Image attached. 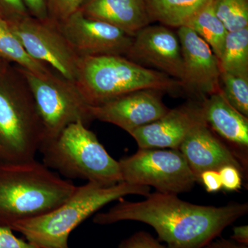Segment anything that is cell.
I'll return each mask as SVG.
<instances>
[{"mask_svg":"<svg viewBox=\"0 0 248 248\" xmlns=\"http://www.w3.org/2000/svg\"><path fill=\"white\" fill-rule=\"evenodd\" d=\"M141 202L120 200L108 211L98 213L94 223L141 222L151 226L168 248H203L248 213V203L221 207L184 202L173 194L150 192Z\"/></svg>","mask_w":248,"mask_h":248,"instance_id":"cell-1","label":"cell"},{"mask_svg":"<svg viewBox=\"0 0 248 248\" xmlns=\"http://www.w3.org/2000/svg\"><path fill=\"white\" fill-rule=\"evenodd\" d=\"M151 187L122 182L111 186L88 182L77 186L76 191L58 208L42 216L16 222L10 226L37 248H70L72 232L108 203L125 196L146 197Z\"/></svg>","mask_w":248,"mask_h":248,"instance_id":"cell-2","label":"cell"},{"mask_svg":"<svg viewBox=\"0 0 248 248\" xmlns=\"http://www.w3.org/2000/svg\"><path fill=\"white\" fill-rule=\"evenodd\" d=\"M76 188L36 159L0 163V225L10 227L45 215L66 202Z\"/></svg>","mask_w":248,"mask_h":248,"instance_id":"cell-3","label":"cell"},{"mask_svg":"<svg viewBox=\"0 0 248 248\" xmlns=\"http://www.w3.org/2000/svg\"><path fill=\"white\" fill-rule=\"evenodd\" d=\"M0 60V163L35 159L44 140L35 101L19 66Z\"/></svg>","mask_w":248,"mask_h":248,"instance_id":"cell-4","label":"cell"},{"mask_svg":"<svg viewBox=\"0 0 248 248\" xmlns=\"http://www.w3.org/2000/svg\"><path fill=\"white\" fill-rule=\"evenodd\" d=\"M75 82L91 107L134 91L174 93L183 87L178 80L120 55L80 58Z\"/></svg>","mask_w":248,"mask_h":248,"instance_id":"cell-5","label":"cell"},{"mask_svg":"<svg viewBox=\"0 0 248 248\" xmlns=\"http://www.w3.org/2000/svg\"><path fill=\"white\" fill-rule=\"evenodd\" d=\"M39 152L46 166L64 177L104 186L123 182L119 161L83 122L70 124L56 138L42 145Z\"/></svg>","mask_w":248,"mask_h":248,"instance_id":"cell-6","label":"cell"},{"mask_svg":"<svg viewBox=\"0 0 248 248\" xmlns=\"http://www.w3.org/2000/svg\"><path fill=\"white\" fill-rule=\"evenodd\" d=\"M35 101L43 128L42 144L51 141L70 124L93 120L90 107L76 82L51 70L35 73L21 68Z\"/></svg>","mask_w":248,"mask_h":248,"instance_id":"cell-7","label":"cell"},{"mask_svg":"<svg viewBox=\"0 0 248 248\" xmlns=\"http://www.w3.org/2000/svg\"><path fill=\"white\" fill-rule=\"evenodd\" d=\"M119 164L123 182L153 187L161 193L178 195L189 192L197 183L179 150L140 148Z\"/></svg>","mask_w":248,"mask_h":248,"instance_id":"cell-8","label":"cell"},{"mask_svg":"<svg viewBox=\"0 0 248 248\" xmlns=\"http://www.w3.org/2000/svg\"><path fill=\"white\" fill-rule=\"evenodd\" d=\"M27 53L63 78L76 81L80 57L53 21L30 16L6 19Z\"/></svg>","mask_w":248,"mask_h":248,"instance_id":"cell-9","label":"cell"},{"mask_svg":"<svg viewBox=\"0 0 248 248\" xmlns=\"http://www.w3.org/2000/svg\"><path fill=\"white\" fill-rule=\"evenodd\" d=\"M57 25L80 57H125L133 37L108 23L86 17L80 10Z\"/></svg>","mask_w":248,"mask_h":248,"instance_id":"cell-10","label":"cell"},{"mask_svg":"<svg viewBox=\"0 0 248 248\" xmlns=\"http://www.w3.org/2000/svg\"><path fill=\"white\" fill-rule=\"evenodd\" d=\"M125 58L153 67L182 84L184 68L177 34L164 26H147L133 37ZM145 67V66H144Z\"/></svg>","mask_w":248,"mask_h":248,"instance_id":"cell-11","label":"cell"},{"mask_svg":"<svg viewBox=\"0 0 248 248\" xmlns=\"http://www.w3.org/2000/svg\"><path fill=\"white\" fill-rule=\"evenodd\" d=\"M159 91L141 90L127 93L95 107H90L93 120L110 123L130 134L159 120L169 109Z\"/></svg>","mask_w":248,"mask_h":248,"instance_id":"cell-12","label":"cell"},{"mask_svg":"<svg viewBox=\"0 0 248 248\" xmlns=\"http://www.w3.org/2000/svg\"><path fill=\"white\" fill-rule=\"evenodd\" d=\"M177 36L182 48L183 87L188 88L202 96H210L219 91V62L210 46L185 26L179 28Z\"/></svg>","mask_w":248,"mask_h":248,"instance_id":"cell-13","label":"cell"},{"mask_svg":"<svg viewBox=\"0 0 248 248\" xmlns=\"http://www.w3.org/2000/svg\"><path fill=\"white\" fill-rule=\"evenodd\" d=\"M203 120L202 104H189L169 110L159 120L133 130L130 135L140 148L178 150L196 124Z\"/></svg>","mask_w":248,"mask_h":248,"instance_id":"cell-14","label":"cell"},{"mask_svg":"<svg viewBox=\"0 0 248 248\" xmlns=\"http://www.w3.org/2000/svg\"><path fill=\"white\" fill-rule=\"evenodd\" d=\"M199 183L201 174L207 170L218 171L226 166H232L248 177L229 148L209 127L205 120L196 124L179 148Z\"/></svg>","mask_w":248,"mask_h":248,"instance_id":"cell-15","label":"cell"},{"mask_svg":"<svg viewBox=\"0 0 248 248\" xmlns=\"http://www.w3.org/2000/svg\"><path fill=\"white\" fill-rule=\"evenodd\" d=\"M202 108L209 127L223 139V143L248 172V117L231 106L221 90L205 99Z\"/></svg>","mask_w":248,"mask_h":248,"instance_id":"cell-16","label":"cell"},{"mask_svg":"<svg viewBox=\"0 0 248 248\" xmlns=\"http://www.w3.org/2000/svg\"><path fill=\"white\" fill-rule=\"evenodd\" d=\"M80 11L134 37L152 22L145 0H88Z\"/></svg>","mask_w":248,"mask_h":248,"instance_id":"cell-17","label":"cell"},{"mask_svg":"<svg viewBox=\"0 0 248 248\" xmlns=\"http://www.w3.org/2000/svg\"><path fill=\"white\" fill-rule=\"evenodd\" d=\"M213 0H145L151 21L167 27L185 26L201 9Z\"/></svg>","mask_w":248,"mask_h":248,"instance_id":"cell-18","label":"cell"},{"mask_svg":"<svg viewBox=\"0 0 248 248\" xmlns=\"http://www.w3.org/2000/svg\"><path fill=\"white\" fill-rule=\"evenodd\" d=\"M185 27L190 28L203 39L219 60L228 31L217 17L214 9L213 0L197 11L187 21Z\"/></svg>","mask_w":248,"mask_h":248,"instance_id":"cell-19","label":"cell"},{"mask_svg":"<svg viewBox=\"0 0 248 248\" xmlns=\"http://www.w3.org/2000/svg\"><path fill=\"white\" fill-rule=\"evenodd\" d=\"M0 60L14 63L35 73H45L51 71L46 65L36 61L25 49L10 27L9 22L0 15Z\"/></svg>","mask_w":248,"mask_h":248,"instance_id":"cell-20","label":"cell"},{"mask_svg":"<svg viewBox=\"0 0 248 248\" xmlns=\"http://www.w3.org/2000/svg\"><path fill=\"white\" fill-rule=\"evenodd\" d=\"M218 62L221 73L248 76V27L228 32Z\"/></svg>","mask_w":248,"mask_h":248,"instance_id":"cell-21","label":"cell"},{"mask_svg":"<svg viewBox=\"0 0 248 248\" xmlns=\"http://www.w3.org/2000/svg\"><path fill=\"white\" fill-rule=\"evenodd\" d=\"M213 6L228 32L248 27V0H213Z\"/></svg>","mask_w":248,"mask_h":248,"instance_id":"cell-22","label":"cell"},{"mask_svg":"<svg viewBox=\"0 0 248 248\" xmlns=\"http://www.w3.org/2000/svg\"><path fill=\"white\" fill-rule=\"evenodd\" d=\"M220 88L231 106L248 117V76H236L221 72Z\"/></svg>","mask_w":248,"mask_h":248,"instance_id":"cell-23","label":"cell"},{"mask_svg":"<svg viewBox=\"0 0 248 248\" xmlns=\"http://www.w3.org/2000/svg\"><path fill=\"white\" fill-rule=\"evenodd\" d=\"M49 19L55 23L65 20L79 11L88 0H46Z\"/></svg>","mask_w":248,"mask_h":248,"instance_id":"cell-24","label":"cell"},{"mask_svg":"<svg viewBox=\"0 0 248 248\" xmlns=\"http://www.w3.org/2000/svg\"><path fill=\"white\" fill-rule=\"evenodd\" d=\"M118 248H168L146 231H139L123 240Z\"/></svg>","mask_w":248,"mask_h":248,"instance_id":"cell-25","label":"cell"},{"mask_svg":"<svg viewBox=\"0 0 248 248\" xmlns=\"http://www.w3.org/2000/svg\"><path fill=\"white\" fill-rule=\"evenodd\" d=\"M218 173L221 177L222 189L232 192L241 188L244 177L239 169L234 166H226L221 168Z\"/></svg>","mask_w":248,"mask_h":248,"instance_id":"cell-26","label":"cell"},{"mask_svg":"<svg viewBox=\"0 0 248 248\" xmlns=\"http://www.w3.org/2000/svg\"><path fill=\"white\" fill-rule=\"evenodd\" d=\"M0 248H37L27 240L19 239L10 227L0 225Z\"/></svg>","mask_w":248,"mask_h":248,"instance_id":"cell-27","label":"cell"},{"mask_svg":"<svg viewBox=\"0 0 248 248\" xmlns=\"http://www.w3.org/2000/svg\"><path fill=\"white\" fill-rule=\"evenodd\" d=\"M0 14L6 19L29 16L22 0H0Z\"/></svg>","mask_w":248,"mask_h":248,"instance_id":"cell-28","label":"cell"},{"mask_svg":"<svg viewBox=\"0 0 248 248\" xmlns=\"http://www.w3.org/2000/svg\"><path fill=\"white\" fill-rule=\"evenodd\" d=\"M31 17L41 21L49 20L46 0H22Z\"/></svg>","mask_w":248,"mask_h":248,"instance_id":"cell-29","label":"cell"},{"mask_svg":"<svg viewBox=\"0 0 248 248\" xmlns=\"http://www.w3.org/2000/svg\"><path fill=\"white\" fill-rule=\"evenodd\" d=\"M199 183L203 184L208 193H216L222 189V183L218 171L207 170L201 174Z\"/></svg>","mask_w":248,"mask_h":248,"instance_id":"cell-30","label":"cell"},{"mask_svg":"<svg viewBox=\"0 0 248 248\" xmlns=\"http://www.w3.org/2000/svg\"><path fill=\"white\" fill-rule=\"evenodd\" d=\"M203 248H248V246L238 244L235 241L226 238H217Z\"/></svg>","mask_w":248,"mask_h":248,"instance_id":"cell-31","label":"cell"},{"mask_svg":"<svg viewBox=\"0 0 248 248\" xmlns=\"http://www.w3.org/2000/svg\"><path fill=\"white\" fill-rule=\"evenodd\" d=\"M231 239L238 244L248 246V225L233 227Z\"/></svg>","mask_w":248,"mask_h":248,"instance_id":"cell-32","label":"cell"},{"mask_svg":"<svg viewBox=\"0 0 248 248\" xmlns=\"http://www.w3.org/2000/svg\"></svg>","mask_w":248,"mask_h":248,"instance_id":"cell-33","label":"cell"}]
</instances>
